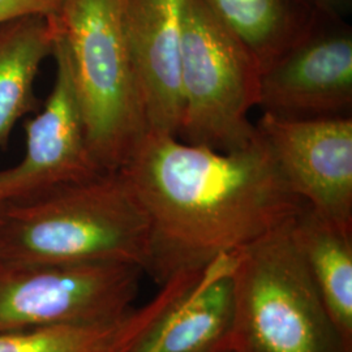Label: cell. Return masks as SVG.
Instances as JSON below:
<instances>
[{
    "mask_svg": "<svg viewBox=\"0 0 352 352\" xmlns=\"http://www.w3.org/2000/svg\"><path fill=\"white\" fill-rule=\"evenodd\" d=\"M120 170L149 214L148 274L162 285L260 239L305 204L258 133L217 151L148 132Z\"/></svg>",
    "mask_w": 352,
    "mask_h": 352,
    "instance_id": "cell-1",
    "label": "cell"
},
{
    "mask_svg": "<svg viewBox=\"0 0 352 352\" xmlns=\"http://www.w3.org/2000/svg\"><path fill=\"white\" fill-rule=\"evenodd\" d=\"M151 225L122 170L0 206V261L151 266Z\"/></svg>",
    "mask_w": 352,
    "mask_h": 352,
    "instance_id": "cell-2",
    "label": "cell"
},
{
    "mask_svg": "<svg viewBox=\"0 0 352 352\" xmlns=\"http://www.w3.org/2000/svg\"><path fill=\"white\" fill-rule=\"evenodd\" d=\"M50 17L68 56L89 148L104 171H118L148 133L126 0H60Z\"/></svg>",
    "mask_w": 352,
    "mask_h": 352,
    "instance_id": "cell-3",
    "label": "cell"
},
{
    "mask_svg": "<svg viewBox=\"0 0 352 352\" xmlns=\"http://www.w3.org/2000/svg\"><path fill=\"white\" fill-rule=\"evenodd\" d=\"M292 218L232 253V352H352L302 260Z\"/></svg>",
    "mask_w": 352,
    "mask_h": 352,
    "instance_id": "cell-4",
    "label": "cell"
},
{
    "mask_svg": "<svg viewBox=\"0 0 352 352\" xmlns=\"http://www.w3.org/2000/svg\"><path fill=\"white\" fill-rule=\"evenodd\" d=\"M261 69L248 49L201 0H187L180 52L182 122L177 138L232 151L256 139Z\"/></svg>",
    "mask_w": 352,
    "mask_h": 352,
    "instance_id": "cell-5",
    "label": "cell"
},
{
    "mask_svg": "<svg viewBox=\"0 0 352 352\" xmlns=\"http://www.w3.org/2000/svg\"><path fill=\"white\" fill-rule=\"evenodd\" d=\"M144 274L128 264L0 261V334L115 321L133 309Z\"/></svg>",
    "mask_w": 352,
    "mask_h": 352,
    "instance_id": "cell-6",
    "label": "cell"
},
{
    "mask_svg": "<svg viewBox=\"0 0 352 352\" xmlns=\"http://www.w3.org/2000/svg\"><path fill=\"white\" fill-rule=\"evenodd\" d=\"M258 107L286 120L352 113V29L318 12L309 33L260 76Z\"/></svg>",
    "mask_w": 352,
    "mask_h": 352,
    "instance_id": "cell-7",
    "label": "cell"
},
{
    "mask_svg": "<svg viewBox=\"0 0 352 352\" xmlns=\"http://www.w3.org/2000/svg\"><path fill=\"white\" fill-rule=\"evenodd\" d=\"M52 56L55 82L41 113L25 124L24 157L0 170V206L107 173L89 148L68 56L56 36Z\"/></svg>",
    "mask_w": 352,
    "mask_h": 352,
    "instance_id": "cell-8",
    "label": "cell"
},
{
    "mask_svg": "<svg viewBox=\"0 0 352 352\" xmlns=\"http://www.w3.org/2000/svg\"><path fill=\"white\" fill-rule=\"evenodd\" d=\"M289 187L315 212L352 230V116L254 124Z\"/></svg>",
    "mask_w": 352,
    "mask_h": 352,
    "instance_id": "cell-9",
    "label": "cell"
},
{
    "mask_svg": "<svg viewBox=\"0 0 352 352\" xmlns=\"http://www.w3.org/2000/svg\"><path fill=\"white\" fill-rule=\"evenodd\" d=\"M187 0H126V33L148 132L179 135L180 52Z\"/></svg>",
    "mask_w": 352,
    "mask_h": 352,
    "instance_id": "cell-10",
    "label": "cell"
},
{
    "mask_svg": "<svg viewBox=\"0 0 352 352\" xmlns=\"http://www.w3.org/2000/svg\"><path fill=\"white\" fill-rule=\"evenodd\" d=\"M232 253L208 265L131 350L133 352H215L227 343L234 321Z\"/></svg>",
    "mask_w": 352,
    "mask_h": 352,
    "instance_id": "cell-11",
    "label": "cell"
},
{
    "mask_svg": "<svg viewBox=\"0 0 352 352\" xmlns=\"http://www.w3.org/2000/svg\"><path fill=\"white\" fill-rule=\"evenodd\" d=\"M202 270L168 278L160 294L139 309L109 322L55 325L0 334V352H129L174 302L201 277Z\"/></svg>",
    "mask_w": 352,
    "mask_h": 352,
    "instance_id": "cell-12",
    "label": "cell"
},
{
    "mask_svg": "<svg viewBox=\"0 0 352 352\" xmlns=\"http://www.w3.org/2000/svg\"><path fill=\"white\" fill-rule=\"evenodd\" d=\"M291 226L316 289L352 351V230L331 222L307 204Z\"/></svg>",
    "mask_w": 352,
    "mask_h": 352,
    "instance_id": "cell-13",
    "label": "cell"
},
{
    "mask_svg": "<svg viewBox=\"0 0 352 352\" xmlns=\"http://www.w3.org/2000/svg\"><path fill=\"white\" fill-rule=\"evenodd\" d=\"M248 49L261 72L305 37L317 19L311 0H201Z\"/></svg>",
    "mask_w": 352,
    "mask_h": 352,
    "instance_id": "cell-14",
    "label": "cell"
},
{
    "mask_svg": "<svg viewBox=\"0 0 352 352\" xmlns=\"http://www.w3.org/2000/svg\"><path fill=\"white\" fill-rule=\"evenodd\" d=\"M55 29L50 16H26L0 26V146L34 102V81L52 55Z\"/></svg>",
    "mask_w": 352,
    "mask_h": 352,
    "instance_id": "cell-15",
    "label": "cell"
},
{
    "mask_svg": "<svg viewBox=\"0 0 352 352\" xmlns=\"http://www.w3.org/2000/svg\"><path fill=\"white\" fill-rule=\"evenodd\" d=\"M60 0H0V26L26 16H50Z\"/></svg>",
    "mask_w": 352,
    "mask_h": 352,
    "instance_id": "cell-16",
    "label": "cell"
},
{
    "mask_svg": "<svg viewBox=\"0 0 352 352\" xmlns=\"http://www.w3.org/2000/svg\"><path fill=\"white\" fill-rule=\"evenodd\" d=\"M311 3L317 12L327 16L346 17L351 11L352 0H311Z\"/></svg>",
    "mask_w": 352,
    "mask_h": 352,
    "instance_id": "cell-17",
    "label": "cell"
},
{
    "mask_svg": "<svg viewBox=\"0 0 352 352\" xmlns=\"http://www.w3.org/2000/svg\"><path fill=\"white\" fill-rule=\"evenodd\" d=\"M218 352H232L231 351V350H230V349H228V347H227V343L226 344H225V346H223V347H222V349H221V350H219V351Z\"/></svg>",
    "mask_w": 352,
    "mask_h": 352,
    "instance_id": "cell-18",
    "label": "cell"
},
{
    "mask_svg": "<svg viewBox=\"0 0 352 352\" xmlns=\"http://www.w3.org/2000/svg\"><path fill=\"white\" fill-rule=\"evenodd\" d=\"M222 347H223V346H222ZM222 347H221V349H222ZM221 349H219V350H221ZM219 350H217V351H215V352H218V351H219ZM129 352H133V351H129Z\"/></svg>",
    "mask_w": 352,
    "mask_h": 352,
    "instance_id": "cell-19",
    "label": "cell"
}]
</instances>
